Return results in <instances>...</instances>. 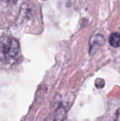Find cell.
<instances>
[{"instance_id":"3957f363","label":"cell","mask_w":120,"mask_h":121,"mask_svg":"<svg viewBox=\"0 0 120 121\" xmlns=\"http://www.w3.org/2000/svg\"><path fill=\"white\" fill-rule=\"evenodd\" d=\"M109 43L111 46L114 48H118L120 46V34L118 33H113L110 35L109 38Z\"/></svg>"},{"instance_id":"277c9868","label":"cell","mask_w":120,"mask_h":121,"mask_svg":"<svg viewBox=\"0 0 120 121\" xmlns=\"http://www.w3.org/2000/svg\"><path fill=\"white\" fill-rule=\"evenodd\" d=\"M114 121H120V108L118 109V111L116 113V116Z\"/></svg>"},{"instance_id":"7a4b0ae2","label":"cell","mask_w":120,"mask_h":121,"mask_svg":"<svg viewBox=\"0 0 120 121\" xmlns=\"http://www.w3.org/2000/svg\"><path fill=\"white\" fill-rule=\"evenodd\" d=\"M104 38L100 34H97L93 35L90 40V54L95 53L100 47L103 44Z\"/></svg>"},{"instance_id":"6da1fadb","label":"cell","mask_w":120,"mask_h":121,"mask_svg":"<svg viewBox=\"0 0 120 121\" xmlns=\"http://www.w3.org/2000/svg\"><path fill=\"white\" fill-rule=\"evenodd\" d=\"M20 53L18 42L10 36L0 38V64L7 66L13 65Z\"/></svg>"}]
</instances>
